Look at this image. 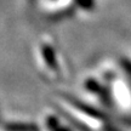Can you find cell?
I'll use <instances>...</instances> for the list:
<instances>
[{
  "mask_svg": "<svg viewBox=\"0 0 131 131\" xmlns=\"http://www.w3.org/2000/svg\"><path fill=\"white\" fill-rule=\"evenodd\" d=\"M57 106L80 131H124L96 107L81 103L69 96L60 95Z\"/></svg>",
  "mask_w": 131,
  "mask_h": 131,
  "instance_id": "6da1fadb",
  "label": "cell"
},
{
  "mask_svg": "<svg viewBox=\"0 0 131 131\" xmlns=\"http://www.w3.org/2000/svg\"><path fill=\"white\" fill-rule=\"evenodd\" d=\"M5 131H40V127L33 123H6L4 125Z\"/></svg>",
  "mask_w": 131,
  "mask_h": 131,
  "instance_id": "7a4b0ae2",
  "label": "cell"
}]
</instances>
